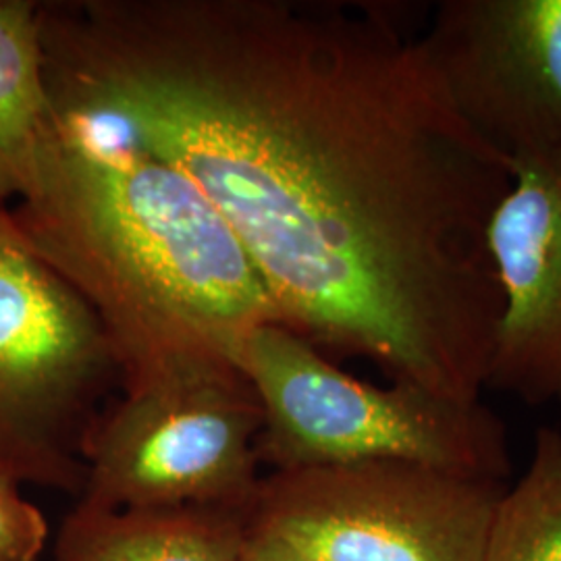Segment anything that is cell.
I'll list each match as a JSON object with an SVG mask.
<instances>
[{
  "label": "cell",
  "instance_id": "5b68a950",
  "mask_svg": "<svg viewBox=\"0 0 561 561\" xmlns=\"http://www.w3.org/2000/svg\"><path fill=\"white\" fill-rule=\"evenodd\" d=\"M121 382L99 314L0 202V474L81 493L85 443Z\"/></svg>",
  "mask_w": 561,
  "mask_h": 561
},
{
  "label": "cell",
  "instance_id": "8992f818",
  "mask_svg": "<svg viewBox=\"0 0 561 561\" xmlns=\"http://www.w3.org/2000/svg\"><path fill=\"white\" fill-rule=\"evenodd\" d=\"M502 481L410 461L277 470L243 516L321 561H486Z\"/></svg>",
  "mask_w": 561,
  "mask_h": 561
},
{
  "label": "cell",
  "instance_id": "7a4b0ae2",
  "mask_svg": "<svg viewBox=\"0 0 561 561\" xmlns=\"http://www.w3.org/2000/svg\"><path fill=\"white\" fill-rule=\"evenodd\" d=\"M11 213L42 261L99 314L123 370L183 350L233 362L254 329L283 324L238 236L194 181L55 108Z\"/></svg>",
  "mask_w": 561,
  "mask_h": 561
},
{
  "label": "cell",
  "instance_id": "3957f363",
  "mask_svg": "<svg viewBox=\"0 0 561 561\" xmlns=\"http://www.w3.org/2000/svg\"><path fill=\"white\" fill-rule=\"evenodd\" d=\"M233 362L261 401L259 458L275 472L366 461H410L493 481L510 472L505 426L481 401L360 381L279 322L254 329Z\"/></svg>",
  "mask_w": 561,
  "mask_h": 561
},
{
  "label": "cell",
  "instance_id": "7c38bea8",
  "mask_svg": "<svg viewBox=\"0 0 561 561\" xmlns=\"http://www.w3.org/2000/svg\"><path fill=\"white\" fill-rule=\"evenodd\" d=\"M20 486L0 474V561H38L48 541V522Z\"/></svg>",
  "mask_w": 561,
  "mask_h": 561
},
{
  "label": "cell",
  "instance_id": "52a82bcc",
  "mask_svg": "<svg viewBox=\"0 0 561 561\" xmlns=\"http://www.w3.org/2000/svg\"><path fill=\"white\" fill-rule=\"evenodd\" d=\"M419 44L484 140L561 154V0H445Z\"/></svg>",
  "mask_w": 561,
  "mask_h": 561
},
{
  "label": "cell",
  "instance_id": "6da1fadb",
  "mask_svg": "<svg viewBox=\"0 0 561 561\" xmlns=\"http://www.w3.org/2000/svg\"><path fill=\"white\" fill-rule=\"evenodd\" d=\"M41 23L55 113L194 181L287 329L481 401L503 308L486 231L514 162L387 9L53 0Z\"/></svg>",
  "mask_w": 561,
  "mask_h": 561
},
{
  "label": "cell",
  "instance_id": "4fadbf2b",
  "mask_svg": "<svg viewBox=\"0 0 561 561\" xmlns=\"http://www.w3.org/2000/svg\"><path fill=\"white\" fill-rule=\"evenodd\" d=\"M238 561H321L314 553L275 530L250 524L243 516Z\"/></svg>",
  "mask_w": 561,
  "mask_h": 561
},
{
  "label": "cell",
  "instance_id": "277c9868",
  "mask_svg": "<svg viewBox=\"0 0 561 561\" xmlns=\"http://www.w3.org/2000/svg\"><path fill=\"white\" fill-rule=\"evenodd\" d=\"M121 389L85 443L80 505L248 507L261 482L262 408L236 362L213 350L173 352L125 368Z\"/></svg>",
  "mask_w": 561,
  "mask_h": 561
},
{
  "label": "cell",
  "instance_id": "8fae6325",
  "mask_svg": "<svg viewBox=\"0 0 561 561\" xmlns=\"http://www.w3.org/2000/svg\"><path fill=\"white\" fill-rule=\"evenodd\" d=\"M486 561H561V431L541 426L533 458L493 512Z\"/></svg>",
  "mask_w": 561,
  "mask_h": 561
},
{
  "label": "cell",
  "instance_id": "9c48e42d",
  "mask_svg": "<svg viewBox=\"0 0 561 561\" xmlns=\"http://www.w3.org/2000/svg\"><path fill=\"white\" fill-rule=\"evenodd\" d=\"M243 512H102L78 503L62 524L57 561H238Z\"/></svg>",
  "mask_w": 561,
  "mask_h": 561
},
{
  "label": "cell",
  "instance_id": "ba28073f",
  "mask_svg": "<svg viewBox=\"0 0 561 561\" xmlns=\"http://www.w3.org/2000/svg\"><path fill=\"white\" fill-rule=\"evenodd\" d=\"M512 162L486 231L503 308L484 387L561 403V154Z\"/></svg>",
  "mask_w": 561,
  "mask_h": 561
},
{
  "label": "cell",
  "instance_id": "30bf717a",
  "mask_svg": "<svg viewBox=\"0 0 561 561\" xmlns=\"http://www.w3.org/2000/svg\"><path fill=\"white\" fill-rule=\"evenodd\" d=\"M53 121L41 2L0 0V202L21 201Z\"/></svg>",
  "mask_w": 561,
  "mask_h": 561
}]
</instances>
